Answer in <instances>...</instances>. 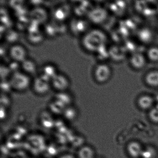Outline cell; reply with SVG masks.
Returning a JSON list of instances; mask_svg holds the SVG:
<instances>
[{"mask_svg":"<svg viewBox=\"0 0 158 158\" xmlns=\"http://www.w3.org/2000/svg\"><path fill=\"white\" fill-rule=\"evenodd\" d=\"M21 67L22 69V71L29 76L34 74L37 69L35 62L28 58L21 63Z\"/></svg>","mask_w":158,"mask_h":158,"instance_id":"ba28073f","label":"cell"},{"mask_svg":"<svg viewBox=\"0 0 158 158\" xmlns=\"http://www.w3.org/2000/svg\"><path fill=\"white\" fill-rule=\"evenodd\" d=\"M10 87L18 92L26 91L32 84L30 76L23 71H16L12 73L8 81Z\"/></svg>","mask_w":158,"mask_h":158,"instance_id":"6da1fadb","label":"cell"},{"mask_svg":"<svg viewBox=\"0 0 158 158\" xmlns=\"http://www.w3.org/2000/svg\"><path fill=\"white\" fill-rule=\"evenodd\" d=\"M51 85L57 91L63 92L66 91L70 85V81L67 77L63 74H57L51 81Z\"/></svg>","mask_w":158,"mask_h":158,"instance_id":"8992f818","label":"cell"},{"mask_svg":"<svg viewBox=\"0 0 158 158\" xmlns=\"http://www.w3.org/2000/svg\"><path fill=\"white\" fill-rule=\"evenodd\" d=\"M146 63L144 56L141 53L134 54L131 58V64L135 69H142L145 65Z\"/></svg>","mask_w":158,"mask_h":158,"instance_id":"52a82bcc","label":"cell"},{"mask_svg":"<svg viewBox=\"0 0 158 158\" xmlns=\"http://www.w3.org/2000/svg\"><path fill=\"white\" fill-rule=\"evenodd\" d=\"M153 98L149 95H143L138 99V106L143 110H148L151 108L154 104Z\"/></svg>","mask_w":158,"mask_h":158,"instance_id":"9c48e42d","label":"cell"},{"mask_svg":"<svg viewBox=\"0 0 158 158\" xmlns=\"http://www.w3.org/2000/svg\"><path fill=\"white\" fill-rule=\"evenodd\" d=\"M33 91L38 95H45L50 90L51 85V81L42 75L36 77L32 83Z\"/></svg>","mask_w":158,"mask_h":158,"instance_id":"3957f363","label":"cell"},{"mask_svg":"<svg viewBox=\"0 0 158 158\" xmlns=\"http://www.w3.org/2000/svg\"><path fill=\"white\" fill-rule=\"evenodd\" d=\"M111 76L110 68L105 64H100L96 67L94 77L96 81L103 83L107 81Z\"/></svg>","mask_w":158,"mask_h":158,"instance_id":"5b68a950","label":"cell"},{"mask_svg":"<svg viewBox=\"0 0 158 158\" xmlns=\"http://www.w3.org/2000/svg\"><path fill=\"white\" fill-rule=\"evenodd\" d=\"M149 118L154 122L158 123V106L151 109L149 112Z\"/></svg>","mask_w":158,"mask_h":158,"instance_id":"7c38bea8","label":"cell"},{"mask_svg":"<svg viewBox=\"0 0 158 158\" xmlns=\"http://www.w3.org/2000/svg\"><path fill=\"white\" fill-rule=\"evenodd\" d=\"M148 56L153 61H158V48L150 49L148 52Z\"/></svg>","mask_w":158,"mask_h":158,"instance_id":"8fae6325","label":"cell"},{"mask_svg":"<svg viewBox=\"0 0 158 158\" xmlns=\"http://www.w3.org/2000/svg\"><path fill=\"white\" fill-rule=\"evenodd\" d=\"M9 55L14 62L21 63L27 59L28 52L23 45L16 44L10 47Z\"/></svg>","mask_w":158,"mask_h":158,"instance_id":"277c9868","label":"cell"},{"mask_svg":"<svg viewBox=\"0 0 158 158\" xmlns=\"http://www.w3.org/2000/svg\"><path fill=\"white\" fill-rule=\"evenodd\" d=\"M95 35V33H89L83 40V45L88 52H98L104 44V40Z\"/></svg>","mask_w":158,"mask_h":158,"instance_id":"7a4b0ae2","label":"cell"},{"mask_svg":"<svg viewBox=\"0 0 158 158\" xmlns=\"http://www.w3.org/2000/svg\"><path fill=\"white\" fill-rule=\"evenodd\" d=\"M146 82L152 87L158 86V71L149 72L145 77Z\"/></svg>","mask_w":158,"mask_h":158,"instance_id":"30bf717a","label":"cell"}]
</instances>
